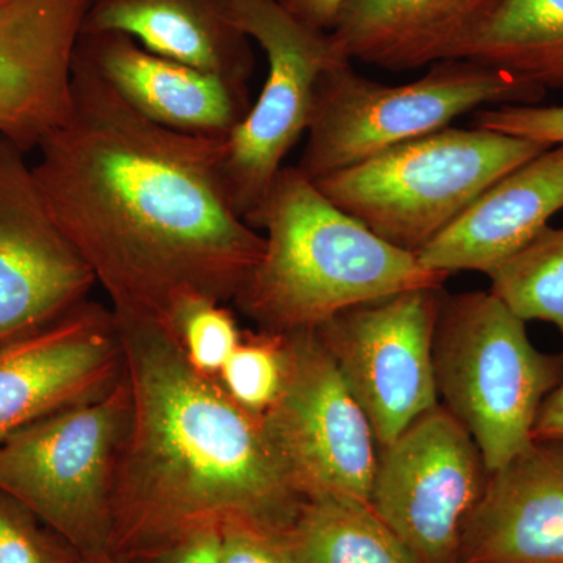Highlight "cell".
<instances>
[{
	"label": "cell",
	"mask_w": 563,
	"mask_h": 563,
	"mask_svg": "<svg viewBox=\"0 0 563 563\" xmlns=\"http://www.w3.org/2000/svg\"><path fill=\"white\" fill-rule=\"evenodd\" d=\"M288 13L314 31L331 32L346 0H279Z\"/></svg>",
	"instance_id": "28"
},
{
	"label": "cell",
	"mask_w": 563,
	"mask_h": 563,
	"mask_svg": "<svg viewBox=\"0 0 563 563\" xmlns=\"http://www.w3.org/2000/svg\"><path fill=\"white\" fill-rule=\"evenodd\" d=\"M106 563H121V562H118V561H111V562H106Z\"/></svg>",
	"instance_id": "31"
},
{
	"label": "cell",
	"mask_w": 563,
	"mask_h": 563,
	"mask_svg": "<svg viewBox=\"0 0 563 563\" xmlns=\"http://www.w3.org/2000/svg\"><path fill=\"white\" fill-rule=\"evenodd\" d=\"M550 147L450 125L313 181L379 239L418 254L490 185Z\"/></svg>",
	"instance_id": "5"
},
{
	"label": "cell",
	"mask_w": 563,
	"mask_h": 563,
	"mask_svg": "<svg viewBox=\"0 0 563 563\" xmlns=\"http://www.w3.org/2000/svg\"><path fill=\"white\" fill-rule=\"evenodd\" d=\"M217 379L233 401L252 413H265L284 380V339L261 331L243 333Z\"/></svg>",
	"instance_id": "23"
},
{
	"label": "cell",
	"mask_w": 563,
	"mask_h": 563,
	"mask_svg": "<svg viewBox=\"0 0 563 563\" xmlns=\"http://www.w3.org/2000/svg\"><path fill=\"white\" fill-rule=\"evenodd\" d=\"M101 32L229 80L247 84L254 74L251 40L222 0H88L81 33Z\"/></svg>",
	"instance_id": "18"
},
{
	"label": "cell",
	"mask_w": 563,
	"mask_h": 563,
	"mask_svg": "<svg viewBox=\"0 0 563 563\" xmlns=\"http://www.w3.org/2000/svg\"><path fill=\"white\" fill-rule=\"evenodd\" d=\"M284 339V380L262 415L269 443L302 499L368 501L376 437L317 331Z\"/></svg>",
	"instance_id": "9"
},
{
	"label": "cell",
	"mask_w": 563,
	"mask_h": 563,
	"mask_svg": "<svg viewBox=\"0 0 563 563\" xmlns=\"http://www.w3.org/2000/svg\"><path fill=\"white\" fill-rule=\"evenodd\" d=\"M122 369L113 310L88 299L40 331L0 344V443L47 415L102 395Z\"/></svg>",
	"instance_id": "13"
},
{
	"label": "cell",
	"mask_w": 563,
	"mask_h": 563,
	"mask_svg": "<svg viewBox=\"0 0 563 563\" xmlns=\"http://www.w3.org/2000/svg\"><path fill=\"white\" fill-rule=\"evenodd\" d=\"M77 52L125 106L166 131L225 141L252 106L247 84L162 57L122 33H81Z\"/></svg>",
	"instance_id": "14"
},
{
	"label": "cell",
	"mask_w": 563,
	"mask_h": 563,
	"mask_svg": "<svg viewBox=\"0 0 563 563\" xmlns=\"http://www.w3.org/2000/svg\"><path fill=\"white\" fill-rule=\"evenodd\" d=\"M131 413V390L113 387L25 426L0 443V490L32 510L85 563L111 553L118 455Z\"/></svg>",
	"instance_id": "7"
},
{
	"label": "cell",
	"mask_w": 563,
	"mask_h": 563,
	"mask_svg": "<svg viewBox=\"0 0 563 563\" xmlns=\"http://www.w3.org/2000/svg\"><path fill=\"white\" fill-rule=\"evenodd\" d=\"M147 563H218V533H199Z\"/></svg>",
	"instance_id": "29"
},
{
	"label": "cell",
	"mask_w": 563,
	"mask_h": 563,
	"mask_svg": "<svg viewBox=\"0 0 563 563\" xmlns=\"http://www.w3.org/2000/svg\"><path fill=\"white\" fill-rule=\"evenodd\" d=\"M495 0H346L331 32L347 60L415 70L454 60Z\"/></svg>",
	"instance_id": "17"
},
{
	"label": "cell",
	"mask_w": 563,
	"mask_h": 563,
	"mask_svg": "<svg viewBox=\"0 0 563 563\" xmlns=\"http://www.w3.org/2000/svg\"><path fill=\"white\" fill-rule=\"evenodd\" d=\"M232 21L262 47L268 74L257 101L222 146V179L244 221L261 207L288 152L309 129L322 70L347 60L331 33L296 20L279 0H222Z\"/></svg>",
	"instance_id": "8"
},
{
	"label": "cell",
	"mask_w": 563,
	"mask_h": 563,
	"mask_svg": "<svg viewBox=\"0 0 563 563\" xmlns=\"http://www.w3.org/2000/svg\"><path fill=\"white\" fill-rule=\"evenodd\" d=\"M0 563H85L32 510L0 490Z\"/></svg>",
	"instance_id": "25"
},
{
	"label": "cell",
	"mask_w": 563,
	"mask_h": 563,
	"mask_svg": "<svg viewBox=\"0 0 563 563\" xmlns=\"http://www.w3.org/2000/svg\"><path fill=\"white\" fill-rule=\"evenodd\" d=\"M433 366L442 406L472 435L488 473L533 442L540 407L563 379V355L537 350L526 321L492 291L443 295Z\"/></svg>",
	"instance_id": "6"
},
{
	"label": "cell",
	"mask_w": 563,
	"mask_h": 563,
	"mask_svg": "<svg viewBox=\"0 0 563 563\" xmlns=\"http://www.w3.org/2000/svg\"><path fill=\"white\" fill-rule=\"evenodd\" d=\"M474 128L563 144V106H499L474 111Z\"/></svg>",
	"instance_id": "26"
},
{
	"label": "cell",
	"mask_w": 563,
	"mask_h": 563,
	"mask_svg": "<svg viewBox=\"0 0 563 563\" xmlns=\"http://www.w3.org/2000/svg\"><path fill=\"white\" fill-rule=\"evenodd\" d=\"M246 222L265 231V247L233 302L273 335L314 331L351 307L450 277L379 239L296 166L280 169Z\"/></svg>",
	"instance_id": "3"
},
{
	"label": "cell",
	"mask_w": 563,
	"mask_h": 563,
	"mask_svg": "<svg viewBox=\"0 0 563 563\" xmlns=\"http://www.w3.org/2000/svg\"><path fill=\"white\" fill-rule=\"evenodd\" d=\"M488 277L493 295L517 317L551 322L563 336V228L547 225Z\"/></svg>",
	"instance_id": "22"
},
{
	"label": "cell",
	"mask_w": 563,
	"mask_h": 563,
	"mask_svg": "<svg viewBox=\"0 0 563 563\" xmlns=\"http://www.w3.org/2000/svg\"><path fill=\"white\" fill-rule=\"evenodd\" d=\"M113 314L131 390L114 474L113 558L147 563L191 537L235 525L288 533L303 499L262 415L192 368L172 329Z\"/></svg>",
	"instance_id": "2"
},
{
	"label": "cell",
	"mask_w": 563,
	"mask_h": 563,
	"mask_svg": "<svg viewBox=\"0 0 563 563\" xmlns=\"http://www.w3.org/2000/svg\"><path fill=\"white\" fill-rule=\"evenodd\" d=\"M533 440L563 442V379L540 407L533 426Z\"/></svg>",
	"instance_id": "30"
},
{
	"label": "cell",
	"mask_w": 563,
	"mask_h": 563,
	"mask_svg": "<svg viewBox=\"0 0 563 563\" xmlns=\"http://www.w3.org/2000/svg\"><path fill=\"white\" fill-rule=\"evenodd\" d=\"M218 563H292L288 533L229 526L218 533Z\"/></svg>",
	"instance_id": "27"
},
{
	"label": "cell",
	"mask_w": 563,
	"mask_h": 563,
	"mask_svg": "<svg viewBox=\"0 0 563 563\" xmlns=\"http://www.w3.org/2000/svg\"><path fill=\"white\" fill-rule=\"evenodd\" d=\"M457 58L563 92V0H495Z\"/></svg>",
	"instance_id": "20"
},
{
	"label": "cell",
	"mask_w": 563,
	"mask_h": 563,
	"mask_svg": "<svg viewBox=\"0 0 563 563\" xmlns=\"http://www.w3.org/2000/svg\"><path fill=\"white\" fill-rule=\"evenodd\" d=\"M468 431L440 404L377 454L369 506L418 563H459L488 481Z\"/></svg>",
	"instance_id": "10"
},
{
	"label": "cell",
	"mask_w": 563,
	"mask_h": 563,
	"mask_svg": "<svg viewBox=\"0 0 563 563\" xmlns=\"http://www.w3.org/2000/svg\"><path fill=\"white\" fill-rule=\"evenodd\" d=\"M174 332L192 368L214 379L243 340L231 310L207 299H195L181 307Z\"/></svg>",
	"instance_id": "24"
},
{
	"label": "cell",
	"mask_w": 563,
	"mask_h": 563,
	"mask_svg": "<svg viewBox=\"0 0 563 563\" xmlns=\"http://www.w3.org/2000/svg\"><path fill=\"white\" fill-rule=\"evenodd\" d=\"M25 155L0 139V344L58 320L96 285L47 209Z\"/></svg>",
	"instance_id": "12"
},
{
	"label": "cell",
	"mask_w": 563,
	"mask_h": 563,
	"mask_svg": "<svg viewBox=\"0 0 563 563\" xmlns=\"http://www.w3.org/2000/svg\"><path fill=\"white\" fill-rule=\"evenodd\" d=\"M222 146L144 120L76 51L73 110L32 168L113 312L174 332L181 307L233 301L261 261L265 236L232 207Z\"/></svg>",
	"instance_id": "1"
},
{
	"label": "cell",
	"mask_w": 563,
	"mask_h": 563,
	"mask_svg": "<svg viewBox=\"0 0 563 563\" xmlns=\"http://www.w3.org/2000/svg\"><path fill=\"white\" fill-rule=\"evenodd\" d=\"M563 210V144L490 185L457 220L418 252L431 272L451 276L498 266L532 242Z\"/></svg>",
	"instance_id": "16"
},
{
	"label": "cell",
	"mask_w": 563,
	"mask_h": 563,
	"mask_svg": "<svg viewBox=\"0 0 563 563\" xmlns=\"http://www.w3.org/2000/svg\"><path fill=\"white\" fill-rule=\"evenodd\" d=\"M58 101L60 69L46 32L20 3L0 0V139L36 150Z\"/></svg>",
	"instance_id": "19"
},
{
	"label": "cell",
	"mask_w": 563,
	"mask_h": 563,
	"mask_svg": "<svg viewBox=\"0 0 563 563\" xmlns=\"http://www.w3.org/2000/svg\"><path fill=\"white\" fill-rule=\"evenodd\" d=\"M548 91L507 70L465 58L429 66L420 79L385 85L350 60L322 70L296 168L317 180L429 135L485 106H539Z\"/></svg>",
	"instance_id": "4"
},
{
	"label": "cell",
	"mask_w": 563,
	"mask_h": 563,
	"mask_svg": "<svg viewBox=\"0 0 563 563\" xmlns=\"http://www.w3.org/2000/svg\"><path fill=\"white\" fill-rule=\"evenodd\" d=\"M459 563H563V442L533 440L488 474Z\"/></svg>",
	"instance_id": "15"
},
{
	"label": "cell",
	"mask_w": 563,
	"mask_h": 563,
	"mask_svg": "<svg viewBox=\"0 0 563 563\" xmlns=\"http://www.w3.org/2000/svg\"><path fill=\"white\" fill-rule=\"evenodd\" d=\"M292 563H418L368 501L303 499L288 531Z\"/></svg>",
	"instance_id": "21"
},
{
	"label": "cell",
	"mask_w": 563,
	"mask_h": 563,
	"mask_svg": "<svg viewBox=\"0 0 563 563\" xmlns=\"http://www.w3.org/2000/svg\"><path fill=\"white\" fill-rule=\"evenodd\" d=\"M442 298V288L396 292L314 329L380 448L440 406L433 336Z\"/></svg>",
	"instance_id": "11"
}]
</instances>
